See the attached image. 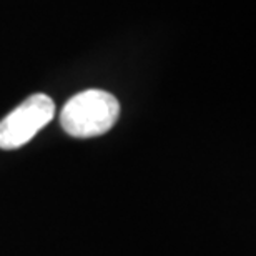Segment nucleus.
<instances>
[{"mask_svg":"<svg viewBox=\"0 0 256 256\" xmlns=\"http://www.w3.org/2000/svg\"><path fill=\"white\" fill-rule=\"evenodd\" d=\"M120 116V104L105 90H85L66 102L60 114V125L75 138L104 135Z\"/></svg>","mask_w":256,"mask_h":256,"instance_id":"f257e3e1","label":"nucleus"},{"mask_svg":"<svg viewBox=\"0 0 256 256\" xmlns=\"http://www.w3.org/2000/svg\"><path fill=\"white\" fill-rule=\"evenodd\" d=\"M55 115V104L48 95L35 94L0 122V148L15 150L28 143Z\"/></svg>","mask_w":256,"mask_h":256,"instance_id":"f03ea898","label":"nucleus"}]
</instances>
